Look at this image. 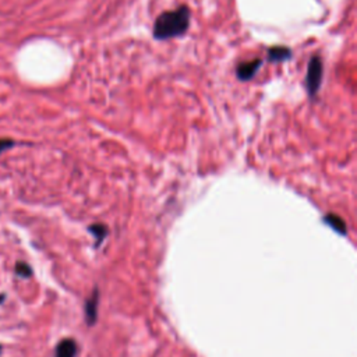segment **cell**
<instances>
[{
    "label": "cell",
    "mask_w": 357,
    "mask_h": 357,
    "mask_svg": "<svg viewBox=\"0 0 357 357\" xmlns=\"http://www.w3.org/2000/svg\"><path fill=\"white\" fill-rule=\"evenodd\" d=\"M88 230L92 233V236L95 237V240H96V244L99 245L103 240H105V237L107 236V227L105 226V225H102V223H95V225H91L89 227H88Z\"/></svg>",
    "instance_id": "ba28073f"
},
{
    "label": "cell",
    "mask_w": 357,
    "mask_h": 357,
    "mask_svg": "<svg viewBox=\"0 0 357 357\" xmlns=\"http://www.w3.org/2000/svg\"><path fill=\"white\" fill-rule=\"evenodd\" d=\"M14 272H15L17 276H20V278H22V279H28V278H31V276L33 275V271H32L31 265L26 264V262H24V261H17V262H15Z\"/></svg>",
    "instance_id": "9c48e42d"
},
{
    "label": "cell",
    "mask_w": 357,
    "mask_h": 357,
    "mask_svg": "<svg viewBox=\"0 0 357 357\" xmlns=\"http://www.w3.org/2000/svg\"><path fill=\"white\" fill-rule=\"evenodd\" d=\"M261 66H262V60H259V59L240 63L236 68V75L240 81H250L257 74V71L261 68Z\"/></svg>",
    "instance_id": "3957f363"
},
{
    "label": "cell",
    "mask_w": 357,
    "mask_h": 357,
    "mask_svg": "<svg viewBox=\"0 0 357 357\" xmlns=\"http://www.w3.org/2000/svg\"><path fill=\"white\" fill-rule=\"evenodd\" d=\"M77 351H78V347L75 340L67 337L57 343L54 350V357H75Z\"/></svg>",
    "instance_id": "5b68a950"
},
{
    "label": "cell",
    "mask_w": 357,
    "mask_h": 357,
    "mask_svg": "<svg viewBox=\"0 0 357 357\" xmlns=\"http://www.w3.org/2000/svg\"><path fill=\"white\" fill-rule=\"evenodd\" d=\"M266 57L272 63L284 61V60H289L291 57V50L286 46H273V47L268 49Z\"/></svg>",
    "instance_id": "8992f818"
},
{
    "label": "cell",
    "mask_w": 357,
    "mask_h": 357,
    "mask_svg": "<svg viewBox=\"0 0 357 357\" xmlns=\"http://www.w3.org/2000/svg\"><path fill=\"white\" fill-rule=\"evenodd\" d=\"M98 304H99V291L93 290L92 296L85 303V318L88 325H93L98 318Z\"/></svg>",
    "instance_id": "277c9868"
},
{
    "label": "cell",
    "mask_w": 357,
    "mask_h": 357,
    "mask_svg": "<svg viewBox=\"0 0 357 357\" xmlns=\"http://www.w3.org/2000/svg\"><path fill=\"white\" fill-rule=\"evenodd\" d=\"M3 354V346H1V343H0V356Z\"/></svg>",
    "instance_id": "7c38bea8"
},
{
    "label": "cell",
    "mask_w": 357,
    "mask_h": 357,
    "mask_svg": "<svg viewBox=\"0 0 357 357\" xmlns=\"http://www.w3.org/2000/svg\"><path fill=\"white\" fill-rule=\"evenodd\" d=\"M324 222H325L331 229H333L335 231H337L339 234H342V236L347 234L346 223H344V220H343L340 216H337V215H335V213H328V215L324 216Z\"/></svg>",
    "instance_id": "52a82bcc"
},
{
    "label": "cell",
    "mask_w": 357,
    "mask_h": 357,
    "mask_svg": "<svg viewBox=\"0 0 357 357\" xmlns=\"http://www.w3.org/2000/svg\"><path fill=\"white\" fill-rule=\"evenodd\" d=\"M4 298H6V293H1V294H0V304L3 303V300H4Z\"/></svg>",
    "instance_id": "8fae6325"
},
{
    "label": "cell",
    "mask_w": 357,
    "mask_h": 357,
    "mask_svg": "<svg viewBox=\"0 0 357 357\" xmlns=\"http://www.w3.org/2000/svg\"><path fill=\"white\" fill-rule=\"evenodd\" d=\"M322 73H324L322 60L318 54H314L308 61L307 77H305V88L310 98H315L317 92L319 91L322 84Z\"/></svg>",
    "instance_id": "7a4b0ae2"
},
{
    "label": "cell",
    "mask_w": 357,
    "mask_h": 357,
    "mask_svg": "<svg viewBox=\"0 0 357 357\" xmlns=\"http://www.w3.org/2000/svg\"><path fill=\"white\" fill-rule=\"evenodd\" d=\"M17 142L11 138H0V153H3L4 151L13 148Z\"/></svg>",
    "instance_id": "30bf717a"
},
{
    "label": "cell",
    "mask_w": 357,
    "mask_h": 357,
    "mask_svg": "<svg viewBox=\"0 0 357 357\" xmlns=\"http://www.w3.org/2000/svg\"><path fill=\"white\" fill-rule=\"evenodd\" d=\"M190 26V10L181 6L172 11L162 13L153 22V38L158 40L172 39L184 35Z\"/></svg>",
    "instance_id": "6da1fadb"
}]
</instances>
